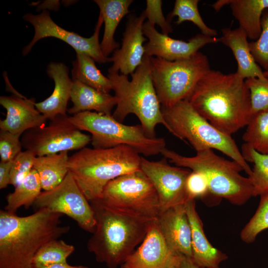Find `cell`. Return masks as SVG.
Returning a JSON list of instances; mask_svg holds the SVG:
<instances>
[{"instance_id": "19", "label": "cell", "mask_w": 268, "mask_h": 268, "mask_svg": "<svg viewBox=\"0 0 268 268\" xmlns=\"http://www.w3.org/2000/svg\"><path fill=\"white\" fill-rule=\"evenodd\" d=\"M34 98L19 93L2 96L0 104L6 110L5 118L0 121V129L22 135L26 131L45 126L48 120L35 107Z\"/></svg>"}, {"instance_id": "16", "label": "cell", "mask_w": 268, "mask_h": 268, "mask_svg": "<svg viewBox=\"0 0 268 268\" xmlns=\"http://www.w3.org/2000/svg\"><path fill=\"white\" fill-rule=\"evenodd\" d=\"M146 18L144 10L138 16L129 17L123 33L121 48L116 49L110 58L113 65L108 71H120V74L128 75L142 63L144 55L143 43L147 41L142 29Z\"/></svg>"}, {"instance_id": "27", "label": "cell", "mask_w": 268, "mask_h": 268, "mask_svg": "<svg viewBox=\"0 0 268 268\" xmlns=\"http://www.w3.org/2000/svg\"><path fill=\"white\" fill-rule=\"evenodd\" d=\"M76 53V59L72 62V80L80 82L101 92L109 93L113 90L111 80L102 73L91 57L82 53Z\"/></svg>"}, {"instance_id": "17", "label": "cell", "mask_w": 268, "mask_h": 268, "mask_svg": "<svg viewBox=\"0 0 268 268\" xmlns=\"http://www.w3.org/2000/svg\"><path fill=\"white\" fill-rule=\"evenodd\" d=\"M179 255L167 245L157 223L152 221L139 246L121 266V268H170Z\"/></svg>"}, {"instance_id": "26", "label": "cell", "mask_w": 268, "mask_h": 268, "mask_svg": "<svg viewBox=\"0 0 268 268\" xmlns=\"http://www.w3.org/2000/svg\"><path fill=\"white\" fill-rule=\"evenodd\" d=\"M68 151L36 156L33 165L44 191L53 189L59 185L69 172Z\"/></svg>"}, {"instance_id": "29", "label": "cell", "mask_w": 268, "mask_h": 268, "mask_svg": "<svg viewBox=\"0 0 268 268\" xmlns=\"http://www.w3.org/2000/svg\"><path fill=\"white\" fill-rule=\"evenodd\" d=\"M241 153L247 162L253 164L248 176L253 188V196L268 193V154L260 153L246 143L242 146Z\"/></svg>"}, {"instance_id": "12", "label": "cell", "mask_w": 268, "mask_h": 268, "mask_svg": "<svg viewBox=\"0 0 268 268\" xmlns=\"http://www.w3.org/2000/svg\"><path fill=\"white\" fill-rule=\"evenodd\" d=\"M33 205L66 215L86 232L92 233L95 229L93 208L70 172L57 187L41 192Z\"/></svg>"}, {"instance_id": "42", "label": "cell", "mask_w": 268, "mask_h": 268, "mask_svg": "<svg viewBox=\"0 0 268 268\" xmlns=\"http://www.w3.org/2000/svg\"><path fill=\"white\" fill-rule=\"evenodd\" d=\"M32 268H89L88 267L83 265L72 266L67 262L49 265L47 266H34Z\"/></svg>"}, {"instance_id": "20", "label": "cell", "mask_w": 268, "mask_h": 268, "mask_svg": "<svg viewBox=\"0 0 268 268\" xmlns=\"http://www.w3.org/2000/svg\"><path fill=\"white\" fill-rule=\"evenodd\" d=\"M186 211L191 228L192 260L200 268H217L228 259L225 253L214 247L206 238L202 222L196 210L195 200H187Z\"/></svg>"}, {"instance_id": "4", "label": "cell", "mask_w": 268, "mask_h": 268, "mask_svg": "<svg viewBox=\"0 0 268 268\" xmlns=\"http://www.w3.org/2000/svg\"><path fill=\"white\" fill-rule=\"evenodd\" d=\"M141 156L127 145L84 147L69 157L67 167L89 201L99 199L106 186L124 175L140 170Z\"/></svg>"}, {"instance_id": "23", "label": "cell", "mask_w": 268, "mask_h": 268, "mask_svg": "<svg viewBox=\"0 0 268 268\" xmlns=\"http://www.w3.org/2000/svg\"><path fill=\"white\" fill-rule=\"evenodd\" d=\"M73 81L70 94L72 106L67 110L72 115L94 110L104 115H111L117 100L115 96L99 91L78 81Z\"/></svg>"}, {"instance_id": "14", "label": "cell", "mask_w": 268, "mask_h": 268, "mask_svg": "<svg viewBox=\"0 0 268 268\" xmlns=\"http://www.w3.org/2000/svg\"><path fill=\"white\" fill-rule=\"evenodd\" d=\"M167 159L150 161L141 157L140 169L152 183L158 197L160 212L185 204L187 201L185 168L170 165Z\"/></svg>"}, {"instance_id": "43", "label": "cell", "mask_w": 268, "mask_h": 268, "mask_svg": "<svg viewBox=\"0 0 268 268\" xmlns=\"http://www.w3.org/2000/svg\"><path fill=\"white\" fill-rule=\"evenodd\" d=\"M224 5L227 4V0H218L212 5L213 8L217 11H219Z\"/></svg>"}, {"instance_id": "39", "label": "cell", "mask_w": 268, "mask_h": 268, "mask_svg": "<svg viewBox=\"0 0 268 268\" xmlns=\"http://www.w3.org/2000/svg\"><path fill=\"white\" fill-rule=\"evenodd\" d=\"M146 7L144 10L147 21L154 26L158 25L162 29L163 34L168 35L173 31L171 25L164 16L162 10V2L161 0H147Z\"/></svg>"}, {"instance_id": "11", "label": "cell", "mask_w": 268, "mask_h": 268, "mask_svg": "<svg viewBox=\"0 0 268 268\" xmlns=\"http://www.w3.org/2000/svg\"><path fill=\"white\" fill-rule=\"evenodd\" d=\"M20 140L22 147L37 157L80 150L91 138L74 125L67 115L57 116L47 126L26 131Z\"/></svg>"}, {"instance_id": "24", "label": "cell", "mask_w": 268, "mask_h": 268, "mask_svg": "<svg viewBox=\"0 0 268 268\" xmlns=\"http://www.w3.org/2000/svg\"><path fill=\"white\" fill-rule=\"evenodd\" d=\"M104 23V32L100 43L103 54L106 57L119 47L114 39L117 27L123 18L130 12L132 0H95Z\"/></svg>"}, {"instance_id": "44", "label": "cell", "mask_w": 268, "mask_h": 268, "mask_svg": "<svg viewBox=\"0 0 268 268\" xmlns=\"http://www.w3.org/2000/svg\"><path fill=\"white\" fill-rule=\"evenodd\" d=\"M264 74L266 77H268V71H264Z\"/></svg>"}, {"instance_id": "31", "label": "cell", "mask_w": 268, "mask_h": 268, "mask_svg": "<svg viewBox=\"0 0 268 268\" xmlns=\"http://www.w3.org/2000/svg\"><path fill=\"white\" fill-rule=\"evenodd\" d=\"M74 250L73 245L67 244L62 239L53 240L38 251L33 259L32 267L67 263V259Z\"/></svg>"}, {"instance_id": "28", "label": "cell", "mask_w": 268, "mask_h": 268, "mask_svg": "<svg viewBox=\"0 0 268 268\" xmlns=\"http://www.w3.org/2000/svg\"><path fill=\"white\" fill-rule=\"evenodd\" d=\"M14 188V191L6 196L4 207V210L12 213H16L22 206L28 209L33 205L42 189L39 175L34 169Z\"/></svg>"}, {"instance_id": "41", "label": "cell", "mask_w": 268, "mask_h": 268, "mask_svg": "<svg viewBox=\"0 0 268 268\" xmlns=\"http://www.w3.org/2000/svg\"><path fill=\"white\" fill-rule=\"evenodd\" d=\"M170 268H200L192 259L180 255Z\"/></svg>"}, {"instance_id": "37", "label": "cell", "mask_w": 268, "mask_h": 268, "mask_svg": "<svg viewBox=\"0 0 268 268\" xmlns=\"http://www.w3.org/2000/svg\"><path fill=\"white\" fill-rule=\"evenodd\" d=\"M21 135L0 131V156L1 161H12L22 151Z\"/></svg>"}, {"instance_id": "8", "label": "cell", "mask_w": 268, "mask_h": 268, "mask_svg": "<svg viewBox=\"0 0 268 268\" xmlns=\"http://www.w3.org/2000/svg\"><path fill=\"white\" fill-rule=\"evenodd\" d=\"M69 119L79 130L91 134V142L94 148L127 145L139 154L149 156L161 153L166 148L164 138L149 137L140 125H125L112 115L85 111L69 116Z\"/></svg>"}, {"instance_id": "13", "label": "cell", "mask_w": 268, "mask_h": 268, "mask_svg": "<svg viewBox=\"0 0 268 268\" xmlns=\"http://www.w3.org/2000/svg\"><path fill=\"white\" fill-rule=\"evenodd\" d=\"M23 18L30 23L34 28V35L29 44L22 51L26 55L32 48L40 39L47 37H54L62 40L71 46L76 51L85 54L99 63L110 62V58L106 57L102 53L99 41V32L103 23L101 15H99L94 32L89 38L82 37L77 33L63 29L52 19L49 12L44 10L40 14H25Z\"/></svg>"}, {"instance_id": "36", "label": "cell", "mask_w": 268, "mask_h": 268, "mask_svg": "<svg viewBox=\"0 0 268 268\" xmlns=\"http://www.w3.org/2000/svg\"><path fill=\"white\" fill-rule=\"evenodd\" d=\"M36 156L25 150L20 152L12 160L10 172V184L16 187L33 169Z\"/></svg>"}, {"instance_id": "10", "label": "cell", "mask_w": 268, "mask_h": 268, "mask_svg": "<svg viewBox=\"0 0 268 268\" xmlns=\"http://www.w3.org/2000/svg\"><path fill=\"white\" fill-rule=\"evenodd\" d=\"M97 200L123 214L148 221L160 211L157 192L141 169L110 181Z\"/></svg>"}, {"instance_id": "45", "label": "cell", "mask_w": 268, "mask_h": 268, "mask_svg": "<svg viewBox=\"0 0 268 268\" xmlns=\"http://www.w3.org/2000/svg\"></svg>"}, {"instance_id": "30", "label": "cell", "mask_w": 268, "mask_h": 268, "mask_svg": "<svg viewBox=\"0 0 268 268\" xmlns=\"http://www.w3.org/2000/svg\"><path fill=\"white\" fill-rule=\"evenodd\" d=\"M242 139L256 151L268 154V111L252 115Z\"/></svg>"}, {"instance_id": "9", "label": "cell", "mask_w": 268, "mask_h": 268, "mask_svg": "<svg viewBox=\"0 0 268 268\" xmlns=\"http://www.w3.org/2000/svg\"><path fill=\"white\" fill-rule=\"evenodd\" d=\"M149 60L153 83L161 106L165 108L186 100L211 69L206 56L200 52L190 58L175 61L154 57Z\"/></svg>"}, {"instance_id": "21", "label": "cell", "mask_w": 268, "mask_h": 268, "mask_svg": "<svg viewBox=\"0 0 268 268\" xmlns=\"http://www.w3.org/2000/svg\"><path fill=\"white\" fill-rule=\"evenodd\" d=\"M47 72L54 81V89L49 97L36 103L35 107L47 119L52 120L59 115H67L73 81L69 77L68 67L63 63H51Z\"/></svg>"}, {"instance_id": "1", "label": "cell", "mask_w": 268, "mask_h": 268, "mask_svg": "<svg viewBox=\"0 0 268 268\" xmlns=\"http://www.w3.org/2000/svg\"><path fill=\"white\" fill-rule=\"evenodd\" d=\"M186 100L211 124L230 135L246 126L252 116L250 91L236 72L210 69Z\"/></svg>"}, {"instance_id": "18", "label": "cell", "mask_w": 268, "mask_h": 268, "mask_svg": "<svg viewBox=\"0 0 268 268\" xmlns=\"http://www.w3.org/2000/svg\"><path fill=\"white\" fill-rule=\"evenodd\" d=\"M156 221L170 250L176 255L192 259L191 228L185 204L160 212Z\"/></svg>"}, {"instance_id": "6", "label": "cell", "mask_w": 268, "mask_h": 268, "mask_svg": "<svg viewBox=\"0 0 268 268\" xmlns=\"http://www.w3.org/2000/svg\"><path fill=\"white\" fill-rule=\"evenodd\" d=\"M161 154L177 166L203 174L207 179L210 194L215 197L241 205L253 197L250 179L240 174L243 171L242 167L233 160L216 154L212 149L197 152L192 157L183 156L166 148Z\"/></svg>"}, {"instance_id": "5", "label": "cell", "mask_w": 268, "mask_h": 268, "mask_svg": "<svg viewBox=\"0 0 268 268\" xmlns=\"http://www.w3.org/2000/svg\"><path fill=\"white\" fill-rule=\"evenodd\" d=\"M128 75L119 72L108 71L113 90L117 100L112 116L123 122L127 116L134 114L147 136H155V127L163 125L169 131L165 121L161 106L154 88L150 66L149 57L144 56L142 63L132 74Z\"/></svg>"}, {"instance_id": "32", "label": "cell", "mask_w": 268, "mask_h": 268, "mask_svg": "<svg viewBox=\"0 0 268 268\" xmlns=\"http://www.w3.org/2000/svg\"><path fill=\"white\" fill-rule=\"evenodd\" d=\"M199 0H176L172 11L168 17H178L176 24H180L185 21L193 22L201 30V34L214 37L217 31L207 26L201 17L198 9Z\"/></svg>"}, {"instance_id": "38", "label": "cell", "mask_w": 268, "mask_h": 268, "mask_svg": "<svg viewBox=\"0 0 268 268\" xmlns=\"http://www.w3.org/2000/svg\"><path fill=\"white\" fill-rule=\"evenodd\" d=\"M186 189L187 200L203 198L210 194L206 177L197 171L190 172L186 180Z\"/></svg>"}, {"instance_id": "33", "label": "cell", "mask_w": 268, "mask_h": 268, "mask_svg": "<svg viewBox=\"0 0 268 268\" xmlns=\"http://www.w3.org/2000/svg\"><path fill=\"white\" fill-rule=\"evenodd\" d=\"M268 229V193L260 196L258 207L240 233L241 240L246 243L254 242L257 236Z\"/></svg>"}, {"instance_id": "35", "label": "cell", "mask_w": 268, "mask_h": 268, "mask_svg": "<svg viewBox=\"0 0 268 268\" xmlns=\"http://www.w3.org/2000/svg\"><path fill=\"white\" fill-rule=\"evenodd\" d=\"M262 31L259 38L249 42L251 54L264 71H268V9H265L261 19Z\"/></svg>"}, {"instance_id": "2", "label": "cell", "mask_w": 268, "mask_h": 268, "mask_svg": "<svg viewBox=\"0 0 268 268\" xmlns=\"http://www.w3.org/2000/svg\"><path fill=\"white\" fill-rule=\"evenodd\" d=\"M59 213L47 208L20 216L0 210V268H32L33 259L47 243L70 230L62 225Z\"/></svg>"}, {"instance_id": "22", "label": "cell", "mask_w": 268, "mask_h": 268, "mask_svg": "<svg viewBox=\"0 0 268 268\" xmlns=\"http://www.w3.org/2000/svg\"><path fill=\"white\" fill-rule=\"evenodd\" d=\"M221 32L218 41L232 51L237 63L236 73L244 80L250 77L266 79L264 71L251 54L245 31L239 27L234 29L225 28L221 29Z\"/></svg>"}, {"instance_id": "40", "label": "cell", "mask_w": 268, "mask_h": 268, "mask_svg": "<svg viewBox=\"0 0 268 268\" xmlns=\"http://www.w3.org/2000/svg\"><path fill=\"white\" fill-rule=\"evenodd\" d=\"M12 161L0 162V189L6 188L10 184V172Z\"/></svg>"}, {"instance_id": "3", "label": "cell", "mask_w": 268, "mask_h": 268, "mask_svg": "<svg viewBox=\"0 0 268 268\" xmlns=\"http://www.w3.org/2000/svg\"><path fill=\"white\" fill-rule=\"evenodd\" d=\"M96 226L87 243L96 261L108 268H117L144 239L152 221L123 214L99 200L89 201Z\"/></svg>"}, {"instance_id": "25", "label": "cell", "mask_w": 268, "mask_h": 268, "mask_svg": "<svg viewBox=\"0 0 268 268\" xmlns=\"http://www.w3.org/2000/svg\"><path fill=\"white\" fill-rule=\"evenodd\" d=\"M227 4L248 38L257 40L262 31L263 13L268 9V0H227Z\"/></svg>"}, {"instance_id": "15", "label": "cell", "mask_w": 268, "mask_h": 268, "mask_svg": "<svg viewBox=\"0 0 268 268\" xmlns=\"http://www.w3.org/2000/svg\"><path fill=\"white\" fill-rule=\"evenodd\" d=\"M142 29L144 35L148 39L144 45V56L168 61L190 58L206 45L219 42L218 38L201 33L197 34L188 41L175 39L159 33L147 21L144 23Z\"/></svg>"}, {"instance_id": "7", "label": "cell", "mask_w": 268, "mask_h": 268, "mask_svg": "<svg viewBox=\"0 0 268 268\" xmlns=\"http://www.w3.org/2000/svg\"><path fill=\"white\" fill-rule=\"evenodd\" d=\"M169 132L179 139L187 141L196 152L216 149L238 163L250 176L252 169L244 159L231 135L219 130L201 116L187 100L173 106L161 107Z\"/></svg>"}, {"instance_id": "34", "label": "cell", "mask_w": 268, "mask_h": 268, "mask_svg": "<svg viewBox=\"0 0 268 268\" xmlns=\"http://www.w3.org/2000/svg\"><path fill=\"white\" fill-rule=\"evenodd\" d=\"M245 82L250 91L251 115L268 111V77H250Z\"/></svg>"}]
</instances>
